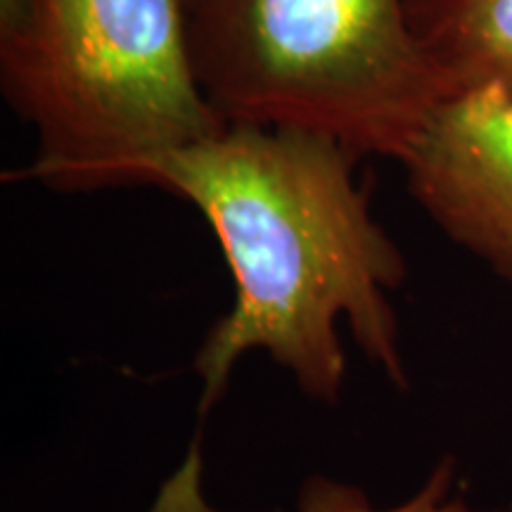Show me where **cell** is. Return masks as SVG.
Segmentation results:
<instances>
[{"instance_id": "1", "label": "cell", "mask_w": 512, "mask_h": 512, "mask_svg": "<svg viewBox=\"0 0 512 512\" xmlns=\"http://www.w3.org/2000/svg\"><path fill=\"white\" fill-rule=\"evenodd\" d=\"M358 159L299 128L230 124L121 164L107 188L150 185L195 204L226 256L235 304L204 337L200 434L235 361L261 349L311 401L335 403L347 373L339 323L356 347L406 387L389 292L406 261L373 219Z\"/></svg>"}, {"instance_id": "2", "label": "cell", "mask_w": 512, "mask_h": 512, "mask_svg": "<svg viewBox=\"0 0 512 512\" xmlns=\"http://www.w3.org/2000/svg\"><path fill=\"white\" fill-rule=\"evenodd\" d=\"M0 91L38 136L8 178L57 192L228 126L192 72L185 0H0Z\"/></svg>"}, {"instance_id": "3", "label": "cell", "mask_w": 512, "mask_h": 512, "mask_svg": "<svg viewBox=\"0 0 512 512\" xmlns=\"http://www.w3.org/2000/svg\"><path fill=\"white\" fill-rule=\"evenodd\" d=\"M185 17L197 86L228 126L299 128L399 162L451 98L406 0H185Z\"/></svg>"}, {"instance_id": "4", "label": "cell", "mask_w": 512, "mask_h": 512, "mask_svg": "<svg viewBox=\"0 0 512 512\" xmlns=\"http://www.w3.org/2000/svg\"><path fill=\"white\" fill-rule=\"evenodd\" d=\"M408 192L460 247L512 283V98L494 86L453 95L406 155Z\"/></svg>"}, {"instance_id": "5", "label": "cell", "mask_w": 512, "mask_h": 512, "mask_svg": "<svg viewBox=\"0 0 512 512\" xmlns=\"http://www.w3.org/2000/svg\"><path fill=\"white\" fill-rule=\"evenodd\" d=\"M408 27L453 95L512 98V0H406Z\"/></svg>"}, {"instance_id": "6", "label": "cell", "mask_w": 512, "mask_h": 512, "mask_svg": "<svg viewBox=\"0 0 512 512\" xmlns=\"http://www.w3.org/2000/svg\"><path fill=\"white\" fill-rule=\"evenodd\" d=\"M297 512H472L463 498L453 496V463L441 460L427 482L413 498L396 508H375L373 501L354 484L328 477H309L299 491Z\"/></svg>"}]
</instances>
